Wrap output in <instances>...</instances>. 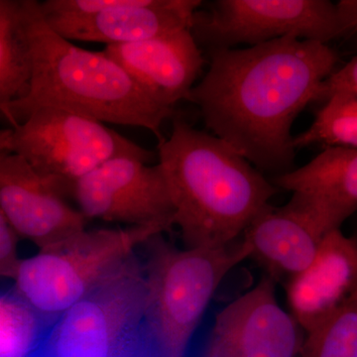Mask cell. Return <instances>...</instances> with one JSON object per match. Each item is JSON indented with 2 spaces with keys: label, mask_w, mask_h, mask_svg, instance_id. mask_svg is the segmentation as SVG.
I'll list each match as a JSON object with an SVG mask.
<instances>
[{
  "label": "cell",
  "mask_w": 357,
  "mask_h": 357,
  "mask_svg": "<svg viewBox=\"0 0 357 357\" xmlns=\"http://www.w3.org/2000/svg\"><path fill=\"white\" fill-rule=\"evenodd\" d=\"M208 54V69L187 98L206 128L260 172L294 170V121L337 70V52L287 36Z\"/></svg>",
  "instance_id": "cell-1"
},
{
  "label": "cell",
  "mask_w": 357,
  "mask_h": 357,
  "mask_svg": "<svg viewBox=\"0 0 357 357\" xmlns=\"http://www.w3.org/2000/svg\"><path fill=\"white\" fill-rule=\"evenodd\" d=\"M158 158L185 248L238 241L278 192L227 143L178 117L169 137L158 141Z\"/></svg>",
  "instance_id": "cell-2"
},
{
  "label": "cell",
  "mask_w": 357,
  "mask_h": 357,
  "mask_svg": "<svg viewBox=\"0 0 357 357\" xmlns=\"http://www.w3.org/2000/svg\"><path fill=\"white\" fill-rule=\"evenodd\" d=\"M21 2L34 73L28 96L0 107L11 128L22 123L33 110L53 107L102 123L145 128L158 141L163 139L161 126L174 119L175 109L157 105L105 52L84 50L54 31L39 1Z\"/></svg>",
  "instance_id": "cell-3"
},
{
  "label": "cell",
  "mask_w": 357,
  "mask_h": 357,
  "mask_svg": "<svg viewBox=\"0 0 357 357\" xmlns=\"http://www.w3.org/2000/svg\"><path fill=\"white\" fill-rule=\"evenodd\" d=\"M144 326L159 357H185L218 286L248 259L243 238L218 248L178 249L163 234L147 243Z\"/></svg>",
  "instance_id": "cell-4"
},
{
  "label": "cell",
  "mask_w": 357,
  "mask_h": 357,
  "mask_svg": "<svg viewBox=\"0 0 357 357\" xmlns=\"http://www.w3.org/2000/svg\"><path fill=\"white\" fill-rule=\"evenodd\" d=\"M173 227L155 222L84 229L23 259L14 289L40 312L57 319L116 273L139 246Z\"/></svg>",
  "instance_id": "cell-5"
},
{
  "label": "cell",
  "mask_w": 357,
  "mask_h": 357,
  "mask_svg": "<svg viewBox=\"0 0 357 357\" xmlns=\"http://www.w3.org/2000/svg\"><path fill=\"white\" fill-rule=\"evenodd\" d=\"M0 150L22 157L67 198L77 181L109 160L148 163L155 156L102 122L53 107L33 110L22 123L2 130Z\"/></svg>",
  "instance_id": "cell-6"
},
{
  "label": "cell",
  "mask_w": 357,
  "mask_h": 357,
  "mask_svg": "<svg viewBox=\"0 0 357 357\" xmlns=\"http://www.w3.org/2000/svg\"><path fill=\"white\" fill-rule=\"evenodd\" d=\"M147 302L145 267L134 255L63 312L32 357H129L142 335Z\"/></svg>",
  "instance_id": "cell-7"
},
{
  "label": "cell",
  "mask_w": 357,
  "mask_h": 357,
  "mask_svg": "<svg viewBox=\"0 0 357 357\" xmlns=\"http://www.w3.org/2000/svg\"><path fill=\"white\" fill-rule=\"evenodd\" d=\"M191 31L208 52L287 36L328 44L344 35L337 4L328 0H217L195 13Z\"/></svg>",
  "instance_id": "cell-8"
},
{
  "label": "cell",
  "mask_w": 357,
  "mask_h": 357,
  "mask_svg": "<svg viewBox=\"0 0 357 357\" xmlns=\"http://www.w3.org/2000/svg\"><path fill=\"white\" fill-rule=\"evenodd\" d=\"M345 220L312 197L293 192L285 206H266L241 238L248 259L255 260L276 283H286L310 266L325 237Z\"/></svg>",
  "instance_id": "cell-9"
},
{
  "label": "cell",
  "mask_w": 357,
  "mask_h": 357,
  "mask_svg": "<svg viewBox=\"0 0 357 357\" xmlns=\"http://www.w3.org/2000/svg\"><path fill=\"white\" fill-rule=\"evenodd\" d=\"M72 198L88 220L128 227L174 225L175 208L159 164L148 166L132 157L109 160L77 181Z\"/></svg>",
  "instance_id": "cell-10"
},
{
  "label": "cell",
  "mask_w": 357,
  "mask_h": 357,
  "mask_svg": "<svg viewBox=\"0 0 357 357\" xmlns=\"http://www.w3.org/2000/svg\"><path fill=\"white\" fill-rule=\"evenodd\" d=\"M264 276L218 312L204 357H302L306 333Z\"/></svg>",
  "instance_id": "cell-11"
},
{
  "label": "cell",
  "mask_w": 357,
  "mask_h": 357,
  "mask_svg": "<svg viewBox=\"0 0 357 357\" xmlns=\"http://www.w3.org/2000/svg\"><path fill=\"white\" fill-rule=\"evenodd\" d=\"M0 213L39 249L86 229L88 218L22 157L0 153Z\"/></svg>",
  "instance_id": "cell-12"
},
{
  "label": "cell",
  "mask_w": 357,
  "mask_h": 357,
  "mask_svg": "<svg viewBox=\"0 0 357 357\" xmlns=\"http://www.w3.org/2000/svg\"><path fill=\"white\" fill-rule=\"evenodd\" d=\"M123 68L160 107L175 109L196 86L204 66L191 28L164 36L110 45L103 50Z\"/></svg>",
  "instance_id": "cell-13"
},
{
  "label": "cell",
  "mask_w": 357,
  "mask_h": 357,
  "mask_svg": "<svg viewBox=\"0 0 357 357\" xmlns=\"http://www.w3.org/2000/svg\"><path fill=\"white\" fill-rule=\"evenodd\" d=\"M357 288V239L335 229L314 261L285 283L291 314L306 335L323 326Z\"/></svg>",
  "instance_id": "cell-14"
},
{
  "label": "cell",
  "mask_w": 357,
  "mask_h": 357,
  "mask_svg": "<svg viewBox=\"0 0 357 357\" xmlns=\"http://www.w3.org/2000/svg\"><path fill=\"white\" fill-rule=\"evenodd\" d=\"M202 6L201 0H126L121 6L86 17L46 22L69 41L110 46L145 41L191 28L195 13Z\"/></svg>",
  "instance_id": "cell-15"
},
{
  "label": "cell",
  "mask_w": 357,
  "mask_h": 357,
  "mask_svg": "<svg viewBox=\"0 0 357 357\" xmlns=\"http://www.w3.org/2000/svg\"><path fill=\"white\" fill-rule=\"evenodd\" d=\"M278 189L302 192L349 218L357 211V148L326 147L311 162L275 176Z\"/></svg>",
  "instance_id": "cell-16"
},
{
  "label": "cell",
  "mask_w": 357,
  "mask_h": 357,
  "mask_svg": "<svg viewBox=\"0 0 357 357\" xmlns=\"http://www.w3.org/2000/svg\"><path fill=\"white\" fill-rule=\"evenodd\" d=\"M34 73L31 41L21 0H0V107L29 93Z\"/></svg>",
  "instance_id": "cell-17"
},
{
  "label": "cell",
  "mask_w": 357,
  "mask_h": 357,
  "mask_svg": "<svg viewBox=\"0 0 357 357\" xmlns=\"http://www.w3.org/2000/svg\"><path fill=\"white\" fill-rule=\"evenodd\" d=\"M56 319L32 306L15 289L0 297V357H32Z\"/></svg>",
  "instance_id": "cell-18"
},
{
  "label": "cell",
  "mask_w": 357,
  "mask_h": 357,
  "mask_svg": "<svg viewBox=\"0 0 357 357\" xmlns=\"http://www.w3.org/2000/svg\"><path fill=\"white\" fill-rule=\"evenodd\" d=\"M357 148V98L337 93L319 109L309 128L294 137V146Z\"/></svg>",
  "instance_id": "cell-19"
},
{
  "label": "cell",
  "mask_w": 357,
  "mask_h": 357,
  "mask_svg": "<svg viewBox=\"0 0 357 357\" xmlns=\"http://www.w3.org/2000/svg\"><path fill=\"white\" fill-rule=\"evenodd\" d=\"M302 357H357V288L332 318L307 335Z\"/></svg>",
  "instance_id": "cell-20"
},
{
  "label": "cell",
  "mask_w": 357,
  "mask_h": 357,
  "mask_svg": "<svg viewBox=\"0 0 357 357\" xmlns=\"http://www.w3.org/2000/svg\"><path fill=\"white\" fill-rule=\"evenodd\" d=\"M21 236L3 215L0 213V275L15 280L23 259L18 256Z\"/></svg>",
  "instance_id": "cell-21"
},
{
  "label": "cell",
  "mask_w": 357,
  "mask_h": 357,
  "mask_svg": "<svg viewBox=\"0 0 357 357\" xmlns=\"http://www.w3.org/2000/svg\"><path fill=\"white\" fill-rule=\"evenodd\" d=\"M337 93L357 98V56L344 67L337 69L321 84L314 102L325 103L331 96Z\"/></svg>",
  "instance_id": "cell-22"
},
{
  "label": "cell",
  "mask_w": 357,
  "mask_h": 357,
  "mask_svg": "<svg viewBox=\"0 0 357 357\" xmlns=\"http://www.w3.org/2000/svg\"><path fill=\"white\" fill-rule=\"evenodd\" d=\"M337 6L344 35L357 33V0H340Z\"/></svg>",
  "instance_id": "cell-23"
},
{
  "label": "cell",
  "mask_w": 357,
  "mask_h": 357,
  "mask_svg": "<svg viewBox=\"0 0 357 357\" xmlns=\"http://www.w3.org/2000/svg\"><path fill=\"white\" fill-rule=\"evenodd\" d=\"M129 357H159L151 337L148 335L146 328H143L142 335L136 345L135 349Z\"/></svg>",
  "instance_id": "cell-24"
}]
</instances>
